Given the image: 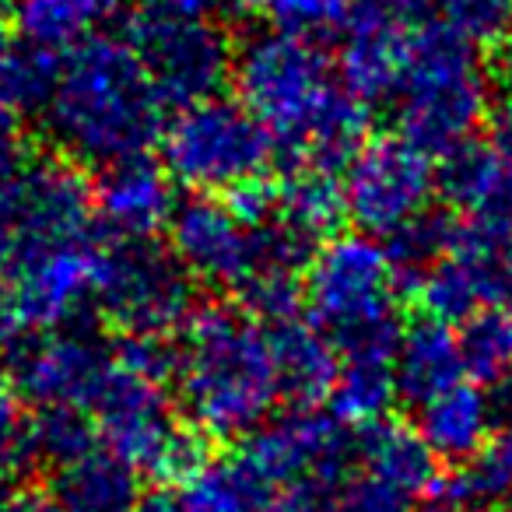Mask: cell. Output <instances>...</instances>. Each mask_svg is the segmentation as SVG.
Segmentation results:
<instances>
[{
  "mask_svg": "<svg viewBox=\"0 0 512 512\" xmlns=\"http://www.w3.org/2000/svg\"><path fill=\"white\" fill-rule=\"evenodd\" d=\"M232 92L274 137L292 169L344 172L369 141V106L341 85L320 43L256 32L235 50Z\"/></svg>",
  "mask_w": 512,
  "mask_h": 512,
  "instance_id": "1",
  "label": "cell"
},
{
  "mask_svg": "<svg viewBox=\"0 0 512 512\" xmlns=\"http://www.w3.org/2000/svg\"><path fill=\"white\" fill-rule=\"evenodd\" d=\"M165 109L134 46L102 36L60 64L43 123L67 162L109 169L162 141Z\"/></svg>",
  "mask_w": 512,
  "mask_h": 512,
  "instance_id": "2",
  "label": "cell"
},
{
  "mask_svg": "<svg viewBox=\"0 0 512 512\" xmlns=\"http://www.w3.org/2000/svg\"><path fill=\"white\" fill-rule=\"evenodd\" d=\"M176 397L211 442L249 439L281 400L271 330L242 309L197 306L176 348Z\"/></svg>",
  "mask_w": 512,
  "mask_h": 512,
  "instance_id": "3",
  "label": "cell"
},
{
  "mask_svg": "<svg viewBox=\"0 0 512 512\" xmlns=\"http://www.w3.org/2000/svg\"><path fill=\"white\" fill-rule=\"evenodd\" d=\"M400 292L404 281L386 242L365 232L330 235L302 274L309 316L337 344L341 358H393L404 334L397 316Z\"/></svg>",
  "mask_w": 512,
  "mask_h": 512,
  "instance_id": "4",
  "label": "cell"
},
{
  "mask_svg": "<svg viewBox=\"0 0 512 512\" xmlns=\"http://www.w3.org/2000/svg\"><path fill=\"white\" fill-rule=\"evenodd\" d=\"M393 116L400 137L428 155H453L463 144L477 141L481 127L495 116L477 46L442 22L414 25L411 60L393 99Z\"/></svg>",
  "mask_w": 512,
  "mask_h": 512,
  "instance_id": "5",
  "label": "cell"
},
{
  "mask_svg": "<svg viewBox=\"0 0 512 512\" xmlns=\"http://www.w3.org/2000/svg\"><path fill=\"white\" fill-rule=\"evenodd\" d=\"M169 249L193 285L242 299L267 278H302L309 249L281 225H249L221 197H190L176 207Z\"/></svg>",
  "mask_w": 512,
  "mask_h": 512,
  "instance_id": "6",
  "label": "cell"
},
{
  "mask_svg": "<svg viewBox=\"0 0 512 512\" xmlns=\"http://www.w3.org/2000/svg\"><path fill=\"white\" fill-rule=\"evenodd\" d=\"M158 144L172 183L193 190V197H228L260 183L281 158L260 120L228 95L176 109Z\"/></svg>",
  "mask_w": 512,
  "mask_h": 512,
  "instance_id": "7",
  "label": "cell"
},
{
  "mask_svg": "<svg viewBox=\"0 0 512 512\" xmlns=\"http://www.w3.org/2000/svg\"><path fill=\"white\" fill-rule=\"evenodd\" d=\"M95 309L123 341H165L197 313L193 281L155 239H113L99 249Z\"/></svg>",
  "mask_w": 512,
  "mask_h": 512,
  "instance_id": "8",
  "label": "cell"
},
{
  "mask_svg": "<svg viewBox=\"0 0 512 512\" xmlns=\"http://www.w3.org/2000/svg\"><path fill=\"white\" fill-rule=\"evenodd\" d=\"M341 186L358 232L386 242L432 211L439 169L432 155L407 137H369L341 172Z\"/></svg>",
  "mask_w": 512,
  "mask_h": 512,
  "instance_id": "9",
  "label": "cell"
},
{
  "mask_svg": "<svg viewBox=\"0 0 512 512\" xmlns=\"http://www.w3.org/2000/svg\"><path fill=\"white\" fill-rule=\"evenodd\" d=\"M99 249L95 239L18 249L4 278L11 330L50 334L78 327L85 309L95 306Z\"/></svg>",
  "mask_w": 512,
  "mask_h": 512,
  "instance_id": "10",
  "label": "cell"
},
{
  "mask_svg": "<svg viewBox=\"0 0 512 512\" xmlns=\"http://www.w3.org/2000/svg\"><path fill=\"white\" fill-rule=\"evenodd\" d=\"M271 488H288L299 481H316L341 491L358 463V435L348 425L316 407H292L274 414L235 449Z\"/></svg>",
  "mask_w": 512,
  "mask_h": 512,
  "instance_id": "11",
  "label": "cell"
},
{
  "mask_svg": "<svg viewBox=\"0 0 512 512\" xmlns=\"http://www.w3.org/2000/svg\"><path fill=\"white\" fill-rule=\"evenodd\" d=\"M127 43L172 109L214 99L232 81L235 50L214 22H162L137 15L127 29Z\"/></svg>",
  "mask_w": 512,
  "mask_h": 512,
  "instance_id": "12",
  "label": "cell"
},
{
  "mask_svg": "<svg viewBox=\"0 0 512 512\" xmlns=\"http://www.w3.org/2000/svg\"><path fill=\"white\" fill-rule=\"evenodd\" d=\"M113 355L116 348L81 327L29 334V341L18 344L11 355L8 383L39 411L50 407L88 411L113 369Z\"/></svg>",
  "mask_w": 512,
  "mask_h": 512,
  "instance_id": "13",
  "label": "cell"
},
{
  "mask_svg": "<svg viewBox=\"0 0 512 512\" xmlns=\"http://www.w3.org/2000/svg\"><path fill=\"white\" fill-rule=\"evenodd\" d=\"M0 218L8 225L15 253L92 239L95 193L74 162H32L15 183L0 190Z\"/></svg>",
  "mask_w": 512,
  "mask_h": 512,
  "instance_id": "14",
  "label": "cell"
},
{
  "mask_svg": "<svg viewBox=\"0 0 512 512\" xmlns=\"http://www.w3.org/2000/svg\"><path fill=\"white\" fill-rule=\"evenodd\" d=\"M425 316L442 323H467L484 309L512 306V271L505 267L495 239L474 221H456L446 256L435 260L411 285Z\"/></svg>",
  "mask_w": 512,
  "mask_h": 512,
  "instance_id": "15",
  "label": "cell"
},
{
  "mask_svg": "<svg viewBox=\"0 0 512 512\" xmlns=\"http://www.w3.org/2000/svg\"><path fill=\"white\" fill-rule=\"evenodd\" d=\"M439 190L467 221H491L512 204V102L495 109L488 137L446 155Z\"/></svg>",
  "mask_w": 512,
  "mask_h": 512,
  "instance_id": "16",
  "label": "cell"
},
{
  "mask_svg": "<svg viewBox=\"0 0 512 512\" xmlns=\"http://www.w3.org/2000/svg\"><path fill=\"white\" fill-rule=\"evenodd\" d=\"M95 193V221L113 239H155L176 218V183L148 155L102 169Z\"/></svg>",
  "mask_w": 512,
  "mask_h": 512,
  "instance_id": "17",
  "label": "cell"
},
{
  "mask_svg": "<svg viewBox=\"0 0 512 512\" xmlns=\"http://www.w3.org/2000/svg\"><path fill=\"white\" fill-rule=\"evenodd\" d=\"M411 29L414 25L397 22L386 11H372L344 36L337 74L362 106L372 109L397 99L411 60Z\"/></svg>",
  "mask_w": 512,
  "mask_h": 512,
  "instance_id": "18",
  "label": "cell"
},
{
  "mask_svg": "<svg viewBox=\"0 0 512 512\" xmlns=\"http://www.w3.org/2000/svg\"><path fill=\"white\" fill-rule=\"evenodd\" d=\"M123 0H11L15 43L43 57L67 60L102 39Z\"/></svg>",
  "mask_w": 512,
  "mask_h": 512,
  "instance_id": "19",
  "label": "cell"
},
{
  "mask_svg": "<svg viewBox=\"0 0 512 512\" xmlns=\"http://www.w3.org/2000/svg\"><path fill=\"white\" fill-rule=\"evenodd\" d=\"M393 379H397L400 397L418 407L467 383L460 334L449 323L418 316L411 327H404L397 351H393Z\"/></svg>",
  "mask_w": 512,
  "mask_h": 512,
  "instance_id": "20",
  "label": "cell"
},
{
  "mask_svg": "<svg viewBox=\"0 0 512 512\" xmlns=\"http://www.w3.org/2000/svg\"><path fill=\"white\" fill-rule=\"evenodd\" d=\"M267 330H271L281 400H288L292 407H320L323 400H330L344 362L337 344L313 320H302V316Z\"/></svg>",
  "mask_w": 512,
  "mask_h": 512,
  "instance_id": "21",
  "label": "cell"
},
{
  "mask_svg": "<svg viewBox=\"0 0 512 512\" xmlns=\"http://www.w3.org/2000/svg\"><path fill=\"white\" fill-rule=\"evenodd\" d=\"M414 428L428 442L439 463L449 467H467L470 460L484 453L495 439V411H491V393H484L474 383H460L446 390L442 397L418 407Z\"/></svg>",
  "mask_w": 512,
  "mask_h": 512,
  "instance_id": "22",
  "label": "cell"
},
{
  "mask_svg": "<svg viewBox=\"0 0 512 512\" xmlns=\"http://www.w3.org/2000/svg\"><path fill=\"white\" fill-rule=\"evenodd\" d=\"M358 463L365 474L393 484L411 498H432L442 481L439 456L428 449L418 428L393 418L358 432Z\"/></svg>",
  "mask_w": 512,
  "mask_h": 512,
  "instance_id": "23",
  "label": "cell"
},
{
  "mask_svg": "<svg viewBox=\"0 0 512 512\" xmlns=\"http://www.w3.org/2000/svg\"><path fill=\"white\" fill-rule=\"evenodd\" d=\"M50 495L64 505V512H137L144 491L141 474L127 460L106 446H95L92 453L53 470Z\"/></svg>",
  "mask_w": 512,
  "mask_h": 512,
  "instance_id": "24",
  "label": "cell"
},
{
  "mask_svg": "<svg viewBox=\"0 0 512 512\" xmlns=\"http://www.w3.org/2000/svg\"><path fill=\"white\" fill-rule=\"evenodd\" d=\"M344 214L348 207H344V186L337 172L288 169V176L274 183V225L292 232L309 249L337 235L334 228Z\"/></svg>",
  "mask_w": 512,
  "mask_h": 512,
  "instance_id": "25",
  "label": "cell"
},
{
  "mask_svg": "<svg viewBox=\"0 0 512 512\" xmlns=\"http://www.w3.org/2000/svg\"><path fill=\"white\" fill-rule=\"evenodd\" d=\"M176 491L190 512H267L278 495V488H271L239 453L214 456L204 474Z\"/></svg>",
  "mask_w": 512,
  "mask_h": 512,
  "instance_id": "26",
  "label": "cell"
},
{
  "mask_svg": "<svg viewBox=\"0 0 512 512\" xmlns=\"http://www.w3.org/2000/svg\"><path fill=\"white\" fill-rule=\"evenodd\" d=\"M393 358H344L330 393V414L348 428H369L386 421L397 400Z\"/></svg>",
  "mask_w": 512,
  "mask_h": 512,
  "instance_id": "27",
  "label": "cell"
},
{
  "mask_svg": "<svg viewBox=\"0 0 512 512\" xmlns=\"http://www.w3.org/2000/svg\"><path fill=\"white\" fill-rule=\"evenodd\" d=\"M260 11L274 32L323 43V39H344L365 15L386 8L379 0H264Z\"/></svg>",
  "mask_w": 512,
  "mask_h": 512,
  "instance_id": "28",
  "label": "cell"
},
{
  "mask_svg": "<svg viewBox=\"0 0 512 512\" xmlns=\"http://www.w3.org/2000/svg\"><path fill=\"white\" fill-rule=\"evenodd\" d=\"M463 372L474 386L498 390L512 379V313L509 309H484L470 316L460 330Z\"/></svg>",
  "mask_w": 512,
  "mask_h": 512,
  "instance_id": "29",
  "label": "cell"
},
{
  "mask_svg": "<svg viewBox=\"0 0 512 512\" xmlns=\"http://www.w3.org/2000/svg\"><path fill=\"white\" fill-rule=\"evenodd\" d=\"M60 64L64 60L25 50L15 39L0 43V106L15 109V113H29V109L43 113L53 85H57Z\"/></svg>",
  "mask_w": 512,
  "mask_h": 512,
  "instance_id": "30",
  "label": "cell"
},
{
  "mask_svg": "<svg viewBox=\"0 0 512 512\" xmlns=\"http://www.w3.org/2000/svg\"><path fill=\"white\" fill-rule=\"evenodd\" d=\"M95 446H102V442L88 411H78V407H50V411L36 414L39 463H50L53 470H60L78 460V456L92 453Z\"/></svg>",
  "mask_w": 512,
  "mask_h": 512,
  "instance_id": "31",
  "label": "cell"
},
{
  "mask_svg": "<svg viewBox=\"0 0 512 512\" xmlns=\"http://www.w3.org/2000/svg\"><path fill=\"white\" fill-rule=\"evenodd\" d=\"M456 221L446 218V214L428 211L425 218L411 221L407 228H400L393 239H386V249H390L393 264H397V274L404 281V288H411L435 260H442L453 242Z\"/></svg>",
  "mask_w": 512,
  "mask_h": 512,
  "instance_id": "32",
  "label": "cell"
},
{
  "mask_svg": "<svg viewBox=\"0 0 512 512\" xmlns=\"http://www.w3.org/2000/svg\"><path fill=\"white\" fill-rule=\"evenodd\" d=\"M435 22L453 29L470 46H498L512 29V0H442Z\"/></svg>",
  "mask_w": 512,
  "mask_h": 512,
  "instance_id": "33",
  "label": "cell"
},
{
  "mask_svg": "<svg viewBox=\"0 0 512 512\" xmlns=\"http://www.w3.org/2000/svg\"><path fill=\"white\" fill-rule=\"evenodd\" d=\"M36 463V414L25 411L22 397L4 386L0 390V474L18 477Z\"/></svg>",
  "mask_w": 512,
  "mask_h": 512,
  "instance_id": "34",
  "label": "cell"
},
{
  "mask_svg": "<svg viewBox=\"0 0 512 512\" xmlns=\"http://www.w3.org/2000/svg\"><path fill=\"white\" fill-rule=\"evenodd\" d=\"M337 512H418L414 498L372 474H355L337 491Z\"/></svg>",
  "mask_w": 512,
  "mask_h": 512,
  "instance_id": "35",
  "label": "cell"
},
{
  "mask_svg": "<svg viewBox=\"0 0 512 512\" xmlns=\"http://www.w3.org/2000/svg\"><path fill=\"white\" fill-rule=\"evenodd\" d=\"M32 162L36 158H32V141L22 123V113L0 106V190L15 183Z\"/></svg>",
  "mask_w": 512,
  "mask_h": 512,
  "instance_id": "36",
  "label": "cell"
},
{
  "mask_svg": "<svg viewBox=\"0 0 512 512\" xmlns=\"http://www.w3.org/2000/svg\"><path fill=\"white\" fill-rule=\"evenodd\" d=\"M137 15L162 18V22H211L225 0H134Z\"/></svg>",
  "mask_w": 512,
  "mask_h": 512,
  "instance_id": "37",
  "label": "cell"
},
{
  "mask_svg": "<svg viewBox=\"0 0 512 512\" xmlns=\"http://www.w3.org/2000/svg\"><path fill=\"white\" fill-rule=\"evenodd\" d=\"M379 4H383V8L397 18V22L425 25V22H435L442 0H379Z\"/></svg>",
  "mask_w": 512,
  "mask_h": 512,
  "instance_id": "38",
  "label": "cell"
},
{
  "mask_svg": "<svg viewBox=\"0 0 512 512\" xmlns=\"http://www.w3.org/2000/svg\"><path fill=\"white\" fill-rule=\"evenodd\" d=\"M474 225H481L484 232L495 239V246H498V253H502V260H505V267L512 271V204L505 207L498 218H491V221H474Z\"/></svg>",
  "mask_w": 512,
  "mask_h": 512,
  "instance_id": "39",
  "label": "cell"
},
{
  "mask_svg": "<svg viewBox=\"0 0 512 512\" xmlns=\"http://www.w3.org/2000/svg\"><path fill=\"white\" fill-rule=\"evenodd\" d=\"M137 512H190V505L183 502V495H179L176 488H162V491L144 495Z\"/></svg>",
  "mask_w": 512,
  "mask_h": 512,
  "instance_id": "40",
  "label": "cell"
},
{
  "mask_svg": "<svg viewBox=\"0 0 512 512\" xmlns=\"http://www.w3.org/2000/svg\"><path fill=\"white\" fill-rule=\"evenodd\" d=\"M11 512H64V505L50 491H18Z\"/></svg>",
  "mask_w": 512,
  "mask_h": 512,
  "instance_id": "41",
  "label": "cell"
},
{
  "mask_svg": "<svg viewBox=\"0 0 512 512\" xmlns=\"http://www.w3.org/2000/svg\"><path fill=\"white\" fill-rule=\"evenodd\" d=\"M491 411H495V432H512V379L491 390Z\"/></svg>",
  "mask_w": 512,
  "mask_h": 512,
  "instance_id": "42",
  "label": "cell"
},
{
  "mask_svg": "<svg viewBox=\"0 0 512 512\" xmlns=\"http://www.w3.org/2000/svg\"><path fill=\"white\" fill-rule=\"evenodd\" d=\"M11 256H15V242H11L8 225H4V218H0V288H4V278H8Z\"/></svg>",
  "mask_w": 512,
  "mask_h": 512,
  "instance_id": "43",
  "label": "cell"
},
{
  "mask_svg": "<svg viewBox=\"0 0 512 512\" xmlns=\"http://www.w3.org/2000/svg\"><path fill=\"white\" fill-rule=\"evenodd\" d=\"M18 491H15V477L0 474V512H11V505H15Z\"/></svg>",
  "mask_w": 512,
  "mask_h": 512,
  "instance_id": "44",
  "label": "cell"
},
{
  "mask_svg": "<svg viewBox=\"0 0 512 512\" xmlns=\"http://www.w3.org/2000/svg\"><path fill=\"white\" fill-rule=\"evenodd\" d=\"M225 8L235 11V15H249V11L264 8V0H225Z\"/></svg>",
  "mask_w": 512,
  "mask_h": 512,
  "instance_id": "45",
  "label": "cell"
},
{
  "mask_svg": "<svg viewBox=\"0 0 512 512\" xmlns=\"http://www.w3.org/2000/svg\"><path fill=\"white\" fill-rule=\"evenodd\" d=\"M418 512H463V509H456V505H449V502H439V498H428V505Z\"/></svg>",
  "mask_w": 512,
  "mask_h": 512,
  "instance_id": "46",
  "label": "cell"
},
{
  "mask_svg": "<svg viewBox=\"0 0 512 512\" xmlns=\"http://www.w3.org/2000/svg\"><path fill=\"white\" fill-rule=\"evenodd\" d=\"M509 78H512V57H509Z\"/></svg>",
  "mask_w": 512,
  "mask_h": 512,
  "instance_id": "47",
  "label": "cell"
},
{
  "mask_svg": "<svg viewBox=\"0 0 512 512\" xmlns=\"http://www.w3.org/2000/svg\"><path fill=\"white\" fill-rule=\"evenodd\" d=\"M334 512H337V509H334Z\"/></svg>",
  "mask_w": 512,
  "mask_h": 512,
  "instance_id": "48",
  "label": "cell"
}]
</instances>
